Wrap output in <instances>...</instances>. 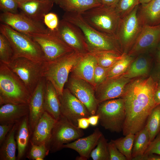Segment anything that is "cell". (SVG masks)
Here are the masks:
<instances>
[{
    "instance_id": "7bdbcfd3",
    "label": "cell",
    "mask_w": 160,
    "mask_h": 160,
    "mask_svg": "<svg viewBox=\"0 0 160 160\" xmlns=\"http://www.w3.org/2000/svg\"><path fill=\"white\" fill-rule=\"evenodd\" d=\"M156 154L160 155V133L151 142L144 154Z\"/></svg>"
},
{
    "instance_id": "836d02e7",
    "label": "cell",
    "mask_w": 160,
    "mask_h": 160,
    "mask_svg": "<svg viewBox=\"0 0 160 160\" xmlns=\"http://www.w3.org/2000/svg\"><path fill=\"white\" fill-rule=\"evenodd\" d=\"M132 58L129 55H124L123 57L108 68L106 79L118 76L127 69L131 63Z\"/></svg>"
},
{
    "instance_id": "4316f807",
    "label": "cell",
    "mask_w": 160,
    "mask_h": 160,
    "mask_svg": "<svg viewBox=\"0 0 160 160\" xmlns=\"http://www.w3.org/2000/svg\"><path fill=\"white\" fill-rule=\"evenodd\" d=\"M58 4L65 12L80 14L102 5L99 0H60Z\"/></svg>"
},
{
    "instance_id": "60d3db41",
    "label": "cell",
    "mask_w": 160,
    "mask_h": 160,
    "mask_svg": "<svg viewBox=\"0 0 160 160\" xmlns=\"http://www.w3.org/2000/svg\"><path fill=\"white\" fill-rule=\"evenodd\" d=\"M19 5L15 0H0V9L3 12L18 13Z\"/></svg>"
},
{
    "instance_id": "4fadbf2b",
    "label": "cell",
    "mask_w": 160,
    "mask_h": 160,
    "mask_svg": "<svg viewBox=\"0 0 160 160\" xmlns=\"http://www.w3.org/2000/svg\"><path fill=\"white\" fill-rule=\"evenodd\" d=\"M67 88L85 106L91 115L96 114L99 103L95 96V89L92 85L71 75Z\"/></svg>"
},
{
    "instance_id": "816d5d0a",
    "label": "cell",
    "mask_w": 160,
    "mask_h": 160,
    "mask_svg": "<svg viewBox=\"0 0 160 160\" xmlns=\"http://www.w3.org/2000/svg\"><path fill=\"white\" fill-rule=\"evenodd\" d=\"M18 3V4H20L21 3H23L27 1H28L30 0H15Z\"/></svg>"
},
{
    "instance_id": "f5cc1de1",
    "label": "cell",
    "mask_w": 160,
    "mask_h": 160,
    "mask_svg": "<svg viewBox=\"0 0 160 160\" xmlns=\"http://www.w3.org/2000/svg\"><path fill=\"white\" fill-rule=\"evenodd\" d=\"M53 1L54 2V3L58 4L60 0H53Z\"/></svg>"
},
{
    "instance_id": "44dd1931",
    "label": "cell",
    "mask_w": 160,
    "mask_h": 160,
    "mask_svg": "<svg viewBox=\"0 0 160 160\" xmlns=\"http://www.w3.org/2000/svg\"><path fill=\"white\" fill-rule=\"evenodd\" d=\"M56 121L45 111L34 127L31 135V143L35 145L46 143L47 145Z\"/></svg>"
},
{
    "instance_id": "74e56055",
    "label": "cell",
    "mask_w": 160,
    "mask_h": 160,
    "mask_svg": "<svg viewBox=\"0 0 160 160\" xmlns=\"http://www.w3.org/2000/svg\"><path fill=\"white\" fill-rule=\"evenodd\" d=\"M140 4V0H119L115 8L121 18L131 12Z\"/></svg>"
},
{
    "instance_id": "f35d334b",
    "label": "cell",
    "mask_w": 160,
    "mask_h": 160,
    "mask_svg": "<svg viewBox=\"0 0 160 160\" xmlns=\"http://www.w3.org/2000/svg\"><path fill=\"white\" fill-rule=\"evenodd\" d=\"M108 68L103 67L97 64L94 76V87L95 89L106 80Z\"/></svg>"
},
{
    "instance_id": "d6a6232c",
    "label": "cell",
    "mask_w": 160,
    "mask_h": 160,
    "mask_svg": "<svg viewBox=\"0 0 160 160\" xmlns=\"http://www.w3.org/2000/svg\"><path fill=\"white\" fill-rule=\"evenodd\" d=\"M148 71V63L144 57L137 59L131 65L123 77L130 79L144 75Z\"/></svg>"
},
{
    "instance_id": "8992f818",
    "label": "cell",
    "mask_w": 160,
    "mask_h": 160,
    "mask_svg": "<svg viewBox=\"0 0 160 160\" xmlns=\"http://www.w3.org/2000/svg\"><path fill=\"white\" fill-rule=\"evenodd\" d=\"M81 15L94 28L115 37L121 18L115 8L102 5L90 9Z\"/></svg>"
},
{
    "instance_id": "7402d4cb",
    "label": "cell",
    "mask_w": 160,
    "mask_h": 160,
    "mask_svg": "<svg viewBox=\"0 0 160 160\" xmlns=\"http://www.w3.org/2000/svg\"><path fill=\"white\" fill-rule=\"evenodd\" d=\"M103 133L98 128L89 136L80 138L73 142L64 145L63 148L71 149L76 151L79 156L85 160L90 156L91 153L97 145Z\"/></svg>"
},
{
    "instance_id": "ffe728a7",
    "label": "cell",
    "mask_w": 160,
    "mask_h": 160,
    "mask_svg": "<svg viewBox=\"0 0 160 160\" xmlns=\"http://www.w3.org/2000/svg\"><path fill=\"white\" fill-rule=\"evenodd\" d=\"M97 64L92 53L89 52L83 54L71 70V75L87 81L94 87V73Z\"/></svg>"
},
{
    "instance_id": "d6986e66",
    "label": "cell",
    "mask_w": 160,
    "mask_h": 160,
    "mask_svg": "<svg viewBox=\"0 0 160 160\" xmlns=\"http://www.w3.org/2000/svg\"><path fill=\"white\" fill-rule=\"evenodd\" d=\"M15 123V138L17 150V160H21L26 157L31 145L32 132L29 124L28 115Z\"/></svg>"
},
{
    "instance_id": "db71d44e",
    "label": "cell",
    "mask_w": 160,
    "mask_h": 160,
    "mask_svg": "<svg viewBox=\"0 0 160 160\" xmlns=\"http://www.w3.org/2000/svg\"><path fill=\"white\" fill-rule=\"evenodd\" d=\"M159 58H160V52H159Z\"/></svg>"
},
{
    "instance_id": "2e32d148",
    "label": "cell",
    "mask_w": 160,
    "mask_h": 160,
    "mask_svg": "<svg viewBox=\"0 0 160 160\" xmlns=\"http://www.w3.org/2000/svg\"><path fill=\"white\" fill-rule=\"evenodd\" d=\"M129 79L119 76L108 79L95 89V95L99 103L123 95Z\"/></svg>"
},
{
    "instance_id": "ac0fdd59",
    "label": "cell",
    "mask_w": 160,
    "mask_h": 160,
    "mask_svg": "<svg viewBox=\"0 0 160 160\" xmlns=\"http://www.w3.org/2000/svg\"><path fill=\"white\" fill-rule=\"evenodd\" d=\"M160 41V24L143 25L133 46L129 55H135L154 46Z\"/></svg>"
},
{
    "instance_id": "bcb514c9",
    "label": "cell",
    "mask_w": 160,
    "mask_h": 160,
    "mask_svg": "<svg viewBox=\"0 0 160 160\" xmlns=\"http://www.w3.org/2000/svg\"><path fill=\"white\" fill-rule=\"evenodd\" d=\"M90 125L88 118L82 117L77 120V127L79 129H85L88 127Z\"/></svg>"
},
{
    "instance_id": "5bb4252c",
    "label": "cell",
    "mask_w": 160,
    "mask_h": 160,
    "mask_svg": "<svg viewBox=\"0 0 160 160\" xmlns=\"http://www.w3.org/2000/svg\"><path fill=\"white\" fill-rule=\"evenodd\" d=\"M56 35L68 46L80 54L89 52L83 35L76 25L63 19L54 31Z\"/></svg>"
},
{
    "instance_id": "8fae6325",
    "label": "cell",
    "mask_w": 160,
    "mask_h": 160,
    "mask_svg": "<svg viewBox=\"0 0 160 160\" xmlns=\"http://www.w3.org/2000/svg\"><path fill=\"white\" fill-rule=\"evenodd\" d=\"M138 6L128 15L121 18L118 26L115 38L120 46L125 50L131 49L142 27L137 16Z\"/></svg>"
},
{
    "instance_id": "1f68e13d",
    "label": "cell",
    "mask_w": 160,
    "mask_h": 160,
    "mask_svg": "<svg viewBox=\"0 0 160 160\" xmlns=\"http://www.w3.org/2000/svg\"><path fill=\"white\" fill-rule=\"evenodd\" d=\"M91 53L94 55L97 64L105 68L112 66L124 55L110 51H103Z\"/></svg>"
},
{
    "instance_id": "b9f144b4",
    "label": "cell",
    "mask_w": 160,
    "mask_h": 160,
    "mask_svg": "<svg viewBox=\"0 0 160 160\" xmlns=\"http://www.w3.org/2000/svg\"><path fill=\"white\" fill-rule=\"evenodd\" d=\"M109 160H127L111 140L108 143Z\"/></svg>"
},
{
    "instance_id": "ab89813d",
    "label": "cell",
    "mask_w": 160,
    "mask_h": 160,
    "mask_svg": "<svg viewBox=\"0 0 160 160\" xmlns=\"http://www.w3.org/2000/svg\"><path fill=\"white\" fill-rule=\"evenodd\" d=\"M43 21L46 27L51 31L56 29L59 22L57 15L53 12H49L45 15Z\"/></svg>"
},
{
    "instance_id": "7dc6e473",
    "label": "cell",
    "mask_w": 160,
    "mask_h": 160,
    "mask_svg": "<svg viewBox=\"0 0 160 160\" xmlns=\"http://www.w3.org/2000/svg\"><path fill=\"white\" fill-rule=\"evenodd\" d=\"M103 6L115 8L119 0H99Z\"/></svg>"
},
{
    "instance_id": "c3c4849f",
    "label": "cell",
    "mask_w": 160,
    "mask_h": 160,
    "mask_svg": "<svg viewBox=\"0 0 160 160\" xmlns=\"http://www.w3.org/2000/svg\"><path fill=\"white\" fill-rule=\"evenodd\" d=\"M88 119L90 125L92 126H96L99 120V116L97 114L91 115L88 117Z\"/></svg>"
},
{
    "instance_id": "7a4b0ae2",
    "label": "cell",
    "mask_w": 160,
    "mask_h": 160,
    "mask_svg": "<svg viewBox=\"0 0 160 160\" xmlns=\"http://www.w3.org/2000/svg\"><path fill=\"white\" fill-rule=\"evenodd\" d=\"M63 19L75 25L81 31L89 52L110 51L121 55L120 46L116 38L92 27L81 14L65 12Z\"/></svg>"
},
{
    "instance_id": "f1b7e54d",
    "label": "cell",
    "mask_w": 160,
    "mask_h": 160,
    "mask_svg": "<svg viewBox=\"0 0 160 160\" xmlns=\"http://www.w3.org/2000/svg\"><path fill=\"white\" fill-rule=\"evenodd\" d=\"M150 143L148 132L145 127L135 134L132 151V160L143 155Z\"/></svg>"
},
{
    "instance_id": "681fc988",
    "label": "cell",
    "mask_w": 160,
    "mask_h": 160,
    "mask_svg": "<svg viewBox=\"0 0 160 160\" xmlns=\"http://www.w3.org/2000/svg\"><path fill=\"white\" fill-rule=\"evenodd\" d=\"M154 100L156 106L160 105V88H157L155 91Z\"/></svg>"
},
{
    "instance_id": "ba28073f",
    "label": "cell",
    "mask_w": 160,
    "mask_h": 160,
    "mask_svg": "<svg viewBox=\"0 0 160 160\" xmlns=\"http://www.w3.org/2000/svg\"><path fill=\"white\" fill-rule=\"evenodd\" d=\"M96 114L99 116L101 125L112 132L122 131L125 118L123 99L119 98L99 103Z\"/></svg>"
},
{
    "instance_id": "484cf974",
    "label": "cell",
    "mask_w": 160,
    "mask_h": 160,
    "mask_svg": "<svg viewBox=\"0 0 160 160\" xmlns=\"http://www.w3.org/2000/svg\"><path fill=\"white\" fill-rule=\"evenodd\" d=\"M44 110L56 120L61 116L59 95L52 84L46 80L44 92Z\"/></svg>"
},
{
    "instance_id": "83f0119b",
    "label": "cell",
    "mask_w": 160,
    "mask_h": 160,
    "mask_svg": "<svg viewBox=\"0 0 160 160\" xmlns=\"http://www.w3.org/2000/svg\"><path fill=\"white\" fill-rule=\"evenodd\" d=\"M16 124H14L0 146V160H16L17 144L15 138Z\"/></svg>"
},
{
    "instance_id": "6da1fadb",
    "label": "cell",
    "mask_w": 160,
    "mask_h": 160,
    "mask_svg": "<svg viewBox=\"0 0 160 160\" xmlns=\"http://www.w3.org/2000/svg\"><path fill=\"white\" fill-rule=\"evenodd\" d=\"M157 88L156 83L151 77L137 79L126 87L121 97L125 111L123 135L135 134L145 127L156 106L154 97Z\"/></svg>"
},
{
    "instance_id": "e575fe53",
    "label": "cell",
    "mask_w": 160,
    "mask_h": 160,
    "mask_svg": "<svg viewBox=\"0 0 160 160\" xmlns=\"http://www.w3.org/2000/svg\"><path fill=\"white\" fill-rule=\"evenodd\" d=\"M14 57V52L11 44L5 36L0 33V62L7 65L11 62Z\"/></svg>"
},
{
    "instance_id": "9a60e30c",
    "label": "cell",
    "mask_w": 160,
    "mask_h": 160,
    "mask_svg": "<svg viewBox=\"0 0 160 160\" xmlns=\"http://www.w3.org/2000/svg\"><path fill=\"white\" fill-rule=\"evenodd\" d=\"M61 115L73 124L77 125V120L91 115L85 106L67 88H64L62 94L59 96Z\"/></svg>"
},
{
    "instance_id": "ee69618b",
    "label": "cell",
    "mask_w": 160,
    "mask_h": 160,
    "mask_svg": "<svg viewBox=\"0 0 160 160\" xmlns=\"http://www.w3.org/2000/svg\"><path fill=\"white\" fill-rule=\"evenodd\" d=\"M14 124H0V145L5 140L7 134Z\"/></svg>"
},
{
    "instance_id": "d590c367",
    "label": "cell",
    "mask_w": 160,
    "mask_h": 160,
    "mask_svg": "<svg viewBox=\"0 0 160 160\" xmlns=\"http://www.w3.org/2000/svg\"><path fill=\"white\" fill-rule=\"evenodd\" d=\"M107 140L103 134L98 143L92 151L90 157L93 160H109Z\"/></svg>"
},
{
    "instance_id": "277c9868",
    "label": "cell",
    "mask_w": 160,
    "mask_h": 160,
    "mask_svg": "<svg viewBox=\"0 0 160 160\" xmlns=\"http://www.w3.org/2000/svg\"><path fill=\"white\" fill-rule=\"evenodd\" d=\"M0 31L11 44L14 52V58L23 57L36 62L45 61L40 47L31 36L2 23Z\"/></svg>"
},
{
    "instance_id": "7c38bea8",
    "label": "cell",
    "mask_w": 160,
    "mask_h": 160,
    "mask_svg": "<svg viewBox=\"0 0 160 160\" xmlns=\"http://www.w3.org/2000/svg\"><path fill=\"white\" fill-rule=\"evenodd\" d=\"M0 21L1 23L9 25L16 31L29 36L47 33L49 30L42 22L34 20L22 12H3L0 15Z\"/></svg>"
},
{
    "instance_id": "e0dca14e",
    "label": "cell",
    "mask_w": 160,
    "mask_h": 160,
    "mask_svg": "<svg viewBox=\"0 0 160 160\" xmlns=\"http://www.w3.org/2000/svg\"><path fill=\"white\" fill-rule=\"evenodd\" d=\"M46 80L43 77L31 94L28 103V119L32 132L37 123L45 111L44 106V92Z\"/></svg>"
},
{
    "instance_id": "f546056e",
    "label": "cell",
    "mask_w": 160,
    "mask_h": 160,
    "mask_svg": "<svg viewBox=\"0 0 160 160\" xmlns=\"http://www.w3.org/2000/svg\"><path fill=\"white\" fill-rule=\"evenodd\" d=\"M149 135L150 143L160 131V105L156 106L149 115L145 126Z\"/></svg>"
},
{
    "instance_id": "f6af8a7d",
    "label": "cell",
    "mask_w": 160,
    "mask_h": 160,
    "mask_svg": "<svg viewBox=\"0 0 160 160\" xmlns=\"http://www.w3.org/2000/svg\"><path fill=\"white\" fill-rule=\"evenodd\" d=\"M132 160H160V155L154 154H144L133 159Z\"/></svg>"
},
{
    "instance_id": "3957f363",
    "label": "cell",
    "mask_w": 160,
    "mask_h": 160,
    "mask_svg": "<svg viewBox=\"0 0 160 160\" xmlns=\"http://www.w3.org/2000/svg\"><path fill=\"white\" fill-rule=\"evenodd\" d=\"M31 95L20 79L7 65L0 62V105L28 104Z\"/></svg>"
},
{
    "instance_id": "cb8c5ba5",
    "label": "cell",
    "mask_w": 160,
    "mask_h": 160,
    "mask_svg": "<svg viewBox=\"0 0 160 160\" xmlns=\"http://www.w3.org/2000/svg\"><path fill=\"white\" fill-rule=\"evenodd\" d=\"M0 106V124H14L29 114L28 104L8 103Z\"/></svg>"
},
{
    "instance_id": "11a10c76",
    "label": "cell",
    "mask_w": 160,
    "mask_h": 160,
    "mask_svg": "<svg viewBox=\"0 0 160 160\" xmlns=\"http://www.w3.org/2000/svg\"></svg>"
},
{
    "instance_id": "603a6c76",
    "label": "cell",
    "mask_w": 160,
    "mask_h": 160,
    "mask_svg": "<svg viewBox=\"0 0 160 160\" xmlns=\"http://www.w3.org/2000/svg\"><path fill=\"white\" fill-rule=\"evenodd\" d=\"M52 0H30L18 4L23 13L36 21L42 22L44 16L53 7Z\"/></svg>"
},
{
    "instance_id": "d4e9b609",
    "label": "cell",
    "mask_w": 160,
    "mask_h": 160,
    "mask_svg": "<svg viewBox=\"0 0 160 160\" xmlns=\"http://www.w3.org/2000/svg\"><path fill=\"white\" fill-rule=\"evenodd\" d=\"M137 16L142 25L160 24V0H151L138 6Z\"/></svg>"
},
{
    "instance_id": "f907efd6",
    "label": "cell",
    "mask_w": 160,
    "mask_h": 160,
    "mask_svg": "<svg viewBox=\"0 0 160 160\" xmlns=\"http://www.w3.org/2000/svg\"><path fill=\"white\" fill-rule=\"evenodd\" d=\"M151 0H140V4H142L147 3Z\"/></svg>"
},
{
    "instance_id": "52a82bcc",
    "label": "cell",
    "mask_w": 160,
    "mask_h": 160,
    "mask_svg": "<svg viewBox=\"0 0 160 160\" xmlns=\"http://www.w3.org/2000/svg\"><path fill=\"white\" fill-rule=\"evenodd\" d=\"M7 65L23 81L31 94L44 77L46 62H36L20 57L14 58Z\"/></svg>"
},
{
    "instance_id": "5b68a950",
    "label": "cell",
    "mask_w": 160,
    "mask_h": 160,
    "mask_svg": "<svg viewBox=\"0 0 160 160\" xmlns=\"http://www.w3.org/2000/svg\"><path fill=\"white\" fill-rule=\"evenodd\" d=\"M82 54L73 51L54 60L46 62L44 77L52 84L59 96L62 95L69 73Z\"/></svg>"
},
{
    "instance_id": "9c48e42d",
    "label": "cell",
    "mask_w": 160,
    "mask_h": 160,
    "mask_svg": "<svg viewBox=\"0 0 160 160\" xmlns=\"http://www.w3.org/2000/svg\"><path fill=\"white\" fill-rule=\"evenodd\" d=\"M84 134L81 129L61 115L56 120L47 146L51 153L55 152L63 149L64 145L82 137Z\"/></svg>"
},
{
    "instance_id": "4dcf8cb0",
    "label": "cell",
    "mask_w": 160,
    "mask_h": 160,
    "mask_svg": "<svg viewBox=\"0 0 160 160\" xmlns=\"http://www.w3.org/2000/svg\"><path fill=\"white\" fill-rule=\"evenodd\" d=\"M115 140H111L116 148L127 158V160H132V151L134 143L135 134L129 133Z\"/></svg>"
},
{
    "instance_id": "30bf717a",
    "label": "cell",
    "mask_w": 160,
    "mask_h": 160,
    "mask_svg": "<svg viewBox=\"0 0 160 160\" xmlns=\"http://www.w3.org/2000/svg\"><path fill=\"white\" fill-rule=\"evenodd\" d=\"M30 36L40 47L46 62L53 61L74 51L56 35L54 31L49 30L47 33Z\"/></svg>"
},
{
    "instance_id": "8d00e7d4",
    "label": "cell",
    "mask_w": 160,
    "mask_h": 160,
    "mask_svg": "<svg viewBox=\"0 0 160 160\" xmlns=\"http://www.w3.org/2000/svg\"><path fill=\"white\" fill-rule=\"evenodd\" d=\"M49 152L46 143L35 145L31 143L26 158L31 160H43Z\"/></svg>"
}]
</instances>
